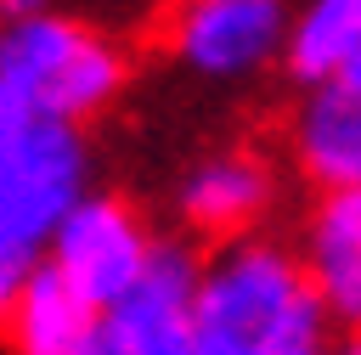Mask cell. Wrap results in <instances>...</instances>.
<instances>
[{"label": "cell", "mask_w": 361, "mask_h": 355, "mask_svg": "<svg viewBox=\"0 0 361 355\" xmlns=\"http://www.w3.org/2000/svg\"><path fill=\"white\" fill-rule=\"evenodd\" d=\"M203 355H333V310L299 248L243 231L209 242L192 299Z\"/></svg>", "instance_id": "cell-1"}, {"label": "cell", "mask_w": 361, "mask_h": 355, "mask_svg": "<svg viewBox=\"0 0 361 355\" xmlns=\"http://www.w3.org/2000/svg\"><path fill=\"white\" fill-rule=\"evenodd\" d=\"M130 56L79 17L51 6L6 17L0 34V118H68L85 124L118 101Z\"/></svg>", "instance_id": "cell-2"}, {"label": "cell", "mask_w": 361, "mask_h": 355, "mask_svg": "<svg viewBox=\"0 0 361 355\" xmlns=\"http://www.w3.org/2000/svg\"><path fill=\"white\" fill-rule=\"evenodd\" d=\"M90 192V147L68 118H0V293L51 248L56 225Z\"/></svg>", "instance_id": "cell-3"}, {"label": "cell", "mask_w": 361, "mask_h": 355, "mask_svg": "<svg viewBox=\"0 0 361 355\" xmlns=\"http://www.w3.org/2000/svg\"><path fill=\"white\" fill-rule=\"evenodd\" d=\"M299 0H169L164 51L209 85H243L282 62Z\"/></svg>", "instance_id": "cell-4"}, {"label": "cell", "mask_w": 361, "mask_h": 355, "mask_svg": "<svg viewBox=\"0 0 361 355\" xmlns=\"http://www.w3.org/2000/svg\"><path fill=\"white\" fill-rule=\"evenodd\" d=\"M158 254V237L152 225L141 220V208L118 192H85L79 208L56 225L51 248H45V265L62 270L90 304H118L152 265Z\"/></svg>", "instance_id": "cell-5"}, {"label": "cell", "mask_w": 361, "mask_h": 355, "mask_svg": "<svg viewBox=\"0 0 361 355\" xmlns=\"http://www.w3.org/2000/svg\"><path fill=\"white\" fill-rule=\"evenodd\" d=\"M203 254L186 237H158L147 276L102 310L96 355H203L192 299H197Z\"/></svg>", "instance_id": "cell-6"}, {"label": "cell", "mask_w": 361, "mask_h": 355, "mask_svg": "<svg viewBox=\"0 0 361 355\" xmlns=\"http://www.w3.org/2000/svg\"><path fill=\"white\" fill-rule=\"evenodd\" d=\"M276 169L265 152L254 147H220L209 158H197L180 186H175V214L186 225V237L203 242H226L243 231H259L265 214L276 208Z\"/></svg>", "instance_id": "cell-7"}, {"label": "cell", "mask_w": 361, "mask_h": 355, "mask_svg": "<svg viewBox=\"0 0 361 355\" xmlns=\"http://www.w3.org/2000/svg\"><path fill=\"white\" fill-rule=\"evenodd\" d=\"M282 141L310 192H361V90L338 79L305 85Z\"/></svg>", "instance_id": "cell-8"}, {"label": "cell", "mask_w": 361, "mask_h": 355, "mask_svg": "<svg viewBox=\"0 0 361 355\" xmlns=\"http://www.w3.org/2000/svg\"><path fill=\"white\" fill-rule=\"evenodd\" d=\"M6 299V355H96L102 304H90L45 259Z\"/></svg>", "instance_id": "cell-9"}, {"label": "cell", "mask_w": 361, "mask_h": 355, "mask_svg": "<svg viewBox=\"0 0 361 355\" xmlns=\"http://www.w3.org/2000/svg\"><path fill=\"white\" fill-rule=\"evenodd\" d=\"M299 254L338 321V332H361V192H316Z\"/></svg>", "instance_id": "cell-10"}, {"label": "cell", "mask_w": 361, "mask_h": 355, "mask_svg": "<svg viewBox=\"0 0 361 355\" xmlns=\"http://www.w3.org/2000/svg\"><path fill=\"white\" fill-rule=\"evenodd\" d=\"M355 45H361V0H299L282 73L293 85H327L344 73Z\"/></svg>", "instance_id": "cell-11"}, {"label": "cell", "mask_w": 361, "mask_h": 355, "mask_svg": "<svg viewBox=\"0 0 361 355\" xmlns=\"http://www.w3.org/2000/svg\"><path fill=\"white\" fill-rule=\"evenodd\" d=\"M338 85H350V90H361V45H355V56L344 62V73H338Z\"/></svg>", "instance_id": "cell-12"}, {"label": "cell", "mask_w": 361, "mask_h": 355, "mask_svg": "<svg viewBox=\"0 0 361 355\" xmlns=\"http://www.w3.org/2000/svg\"><path fill=\"white\" fill-rule=\"evenodd\" d=\"M333 355H361V332H338V344H333Z\"/></svg>", "instance_id": "cell-13"}, {"label": "cell", "mask_w": 361, "mask_h": 355, "mask_svg": "<svg viewBox=\"0 0 361 355\" xmlns=\"http://www.w3.org/2000/svg\"><path fill=\"white\" fill-rule=\"evenodd\" d=\"M45 0H6V17H23V11H39Z\"/></svg>", "instance_id": "cell-14"}]
</instances>
